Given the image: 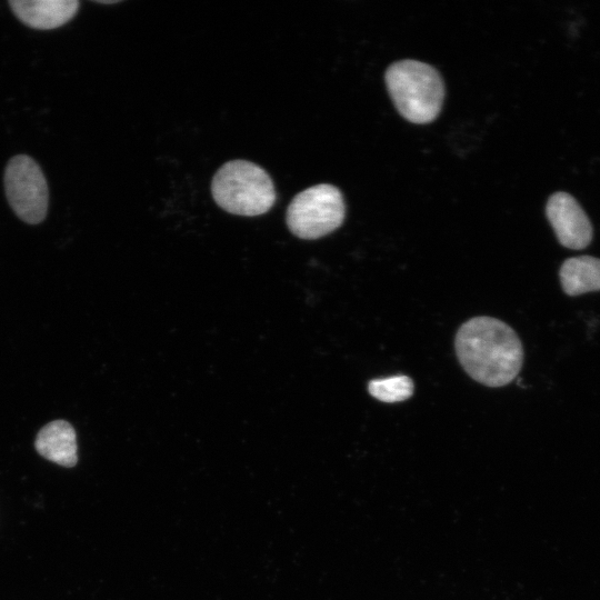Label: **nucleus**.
I'll return each instance as SVG.
<instances>
[{
  "label": "nucleus",
  "instance_id": "1",
  "mask_svg": "<svg viewBox=\"0 0 600 600\" xmlns=\"http://www.w3.org/2000/svg\"><path fill=\"white\" fill-rule=\"evenodd\" d=\"M454 348L464 371L488 387L510 383L523 363L522 343L503 321L491 317H476L458 330Z\"/></svg>",
  "mask_w": 600,
  "mask_h": 600
},
{
  "label": "nucleus",
  "instance_id": "2",
  "mask_svg": "<svg viewBox=\"0 0 600 600\" xmlns=\"http://www.w3.org/2000/svg\"><path fill=\"white\" fill-rule=\"evenodd\" d=\"M384 79L394 106L407 120L428 123L438 117L444 86L432 66L411 59L397 61L387 69Z\"/></svg>",
  "mask_w": 600,
  "mask_h": 600
},
{
  "label": "nucleus",
  "instance_id": "3",
  "mask_svg": "<svg viewBox=\"0 0 600 600\" xmlns=\"http://www.w3.org/2000/svg\"><path fill=\"white\" fill-rule=\"evenodd\" d=\"M211 193L224 211L246 217L268 212L277 198L270 176L247 160L226 162L212 178Z\"/></svg>",
  "mask_w": 600,
  "mask_h": 600
},
{
  "label": "nucleus",
  "instance_id": "4",
  "mask_svg": "<svg viewBox=\"0 0 600 600\" xmlns=\"http://www.w3.org/2000/svg\"><path fill=\"white\" fill-rule=\"evenodd\" d=\"M346 216L342 193L332 184L321 183L299 192L289 203L286 222L301 239H318L338 229Z\"/></svg>",
  "mask_w": 600,
  "mask_h": 600
},
{
  "label": "nucleus",
  "instance_id": "5",
  "mask_svg": "<svg viewBox=\"0 0 600 600\" xmlns=\"http://www.w3.org/2000/svg\"><path fill=\"white\" fill-rule=\"evenodd\" d=\"M4 191L13 212L22 221L38 224L48 212L49 190L40 166L27 154L12 157L4 170Z\"/></svg>",
  "mask_w": 600,
  "mask_h": 600
},
{
  "label": "nucleus",
  "instance_id": "6",
  "mask_svg": "<svg viewBox=\"0 0 600 600\" xmlns=\"http://www.w3.org/2000/svg\"><path fill=\"white\" fill-rule=\"evenodd\" d=\"M546 214L563 247L579 250L590 244L593 237L591 222L571 194L560 191L550 196Z\"/></svg>",
  "mask_w": 600,
  "mask_h": 600
},
{
  "label": "nucleus",
  "instance_id": "7",
  "mask_svg": "<svg viewBox=\"0 0 600 600\" xmlns=\"http://www.w3.org/2000/svg\"><path fill=\"white\" fill-rule=\"evenodd\" d=\"M17 18L30 28L51 30L69 22L78 12V0H10Z\"/></svg>",
  "mask_w": 600,
  "mask_h": 600
},
{
  "label": "nucleus",
  "instance_id": "8",
  "mask_svg": "<svg viewBox=\"0 0 600 600\" xmlns=\"http://www.w3.org/2000/svg\"><path fill=\"white\" fill-rule=\"evenodd\" d=\"M34 447L41 457L59 466L71 468L77 464V434L66 420H54L46 424L38 432Z\"/></svg>",
  "mask_w": 600,
  "mask_h": 600
},
{
  "label": "nucleus",
  "instance_id": "9",
  "mask_svg": "<svg viewBox=\"0 0 600 600\" xmlns=\"http://www.w3.org/2000/svg\"><path fill=\"white\" fill-rule=\"evenodd\" d=\"M562 290L570 297L600 290V258L580 256L569 258L560 267Z\"/></svg>",
  "mask_w": 600,
  "mask_h": 600
},
{
  "label": "nucleus",
  "instance_id": "10",
  "mask_svg": "<svg viewBox=\"0 0 600 600\" xmlns=\"http://www.w3.org/2000/svg\"><path fill=\"white\" fill-rule=\"evenodd\" d=\"M413 389L412 379L408 376L374 379L368 384V391L373 398L388 403L409 399L413 394Z\"/></svg>",
  "mask_w": 600,
  "mask_h": 600
},
{
  "label": "nucleus",
  "instance_id": "11",
  "mask_svg": "<svg viewBox=\"0 0 600 600\" xmlns=\"http://www.w3.org/2000/svg\"><path fill=\"white\" fill-rule=\"evenodd\" d=\"M94 2L101 3V4H113V3H118V2H120V1H119V0H112V1H109V0H104V1H102V0H94Z\"/></svg>",
  "mask_w": 600,
  "mask_h": 600
}]
</instances>
